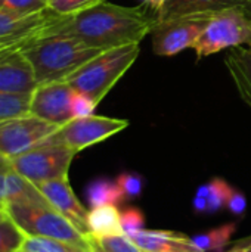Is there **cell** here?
<instances>
[{
    "label": "cell",
    "instance_id": "6da1fadb",
    "mask_svg": "<svg viewBox=\"0 0 251 252\" xmlns=\"http://www.w3.org/2000/svg\"><path fill=\"white\" fill-rule=\"evenodd\" d=\"M155 13H149L145 4L120 6L102 1L83 12L58 15L46 30V35L74 37L92 47L112 49L126 44H141L151 34Z\"/></svg>",
    "mask_w": 251,
    "mask_h": 252
},
{
    "label": "cell",
    "instance_id": "7a4b0ae2",
    "mask_svg": "<svg viewBox=\"0 0 251 252\" xmlns=\"http://www.w3.org/2000/svg\"><path fill=\"white\" fill-rule=\"evenodd\" d=\"M105 52L74 37L49 35L37 40L22 53L31 63L37 83L67 81L83 65Z\"/></svg>",
    "mask_w": 251,
    "mask_h": 252
},
{
    "label": "cell",
    "instance_id": "3957f363",
    "mask_svg": "<svg viewBox=\"0 0 251 252\" xmlns=\"http://www.w3.org/2000/svg\"><path fill=\"white\" fill-rule=\"evenodd\" d=\"M139 53L141 44H126L108 49L83 65L67 80V83L75 92L83 93L99 103L135 63Z\"/></svg>",
    "mask_w": 251,
    "mask_h": 252
},
{
    "label": "cell",
    "instance_id": "277c9868",
    "mask_svg": "<svg viewBox=\"0 0 251 252\" xmlns=\"http://www.w3.org/2000/svg\"><path fill=\"white\" fill-rule=\"evenodd\" d=\"M6 213L27 236L53 238L90 248L87 236L83 235L64 216H61L49 202L33 205H9Z\"/></svg>",
    "mask_w": 251,
    "mask_h": 252
},
{
    "label": "cell",
    "instance_id": "5b68a950",
    "mask_svg": "<svg viewBox=\"0 0 251 252\" xmlns=\"http://www.w3.org/2000/svg\"><path fill=\"white\" fill-rule=\"evenodd\" d=\"M240 46H251V19L241 9H225L209 22L192 49L203 59Z\"/></svg>",
    "mask_w": 251,
    "mask_h": 252
},
{
    "label": "cell",
    "instance_id": "8992f818",
    "mask_svg": "<svg viewBox=\"0 0 251 252\" xmlns=\"http://www.w3.org/2000/svg\"><path fill=\"white\" fill-rule=\"evenodd\" d=\"M217 12H195L155 22L151 30L154 53L158 56H175L188 47H194Z\"/></svg>",
    "mask_w": 251,
    "mask_h": 252
},
{
    "label": "cell",
    "instance_id": "52a82bcc",
    "mask_svg": "<svg viewBox=\"0 0 251 252\" xmlns=\"http://www.w3.org/2000/svg\"><path fill=\"white\" fill-rule=\"evenodd\" d=\"M75 151L61 145H40L10 159V167L36 186L44 182L68 177Z\"/></svg>",
    "mask_w": 251,
    "mask_h": 252
},
{
    "label": "cell",
    "instance_id": "ba28073f",
    "mask_svg": "<svg viewBox=\"0 0 251 252\" xmlns=\"http://www.w3.org/2000/svg\"><path fill=\"white\" fill-rule=\"evenodd\" d=\"M129 126L127 120L111 118L102 115H89L74 118L59 127L41 145H61L67 146L77 154L89 146L101 143L108 137L120 133Z\"/></svg>",
    "mask_w": 251,
    "mask_h": 252
},
{
    "label": "cell",
    "instance_id": "9c48e42d",
    "mask_svg": "<svg viewBox=\"0 0 251 252\" xmlns=\"http://www.w3.org/2000/svg\"><path fill=\"white\" fill-rule=\"evenodd\" d=\"M56 16L50 9L34 15H15L0 9V61L22 53L43 38Z\"/></svg>",
    "mask_w": 251,
    "mask_h": 252
},
{
    "label": "cell",
    "instance_id": "30bf717a",
    "mask_svg": "<svg viewBox=\"0 0 251 252\" xmlns=\"http://www.w3.org/2000/svg\"><path fill=\"white\" fill-rule=\"evenodd\" d=\"M59 127L31 114L0 121V154L13 159L40 146Z\"/></svg>",
    "mask_w": 251,
    "mask_h": 252
},
{
    "label": "cell",
    "instance_id": "8fae6325",
    "mask_svg": "<svg viewBox=\"0 0 251 252\" xmlns=\"http://www.w3.org/2000/svg\"><path fill=\"white\" fill-rule=\"evenodd\" d=\"M75 90L67 81L38 84L31 94L30 114L50 124L62 127L72 117V97Z\"/></svg>",
    "mask_w": 251,
    "mask_h": 252
},
{
    "label": "cell",
    "instance_id": "7c38bea8",
    "mask_svg": "<svg viewBox=\"0 0 251 252\" xmlns=\"http://www.w3.org/2000/svg\"><path fill=\"white\" fill-rule=\"evenodd\" d=\"M38 190L43 193L46 201L61 214L64 216L70 223H72L83 235L87 236V216L89 210L78 201L74 190L71 189V185L68 182V177L50 180L37 185Z\"/></svg>",
    "mask_w": 251,
    "mask_h": 252
},
{
    "label": "cell",
    "instance_id": "4fadbf2b",
    "mask_svg": "<svg viewBox=\"0 0 251 252\" xmlns=\"http://www.w3.org/2000/svg\"><path fill=\"white\" fill-rule=\"evenodd\" d=\"M38 83L34 69L24 53L0 61V93L33 94Z\"/></svg>",
    "mask_w": 251,
    "mask_h": 252
},
{
    "label": "cell",
    "instance_id": "5bb4252c",
    "mask_svg": "<svg viewBox=\"0 0 251 252\" xmlns=\"http://www.w3.org/2000/svg\"><path fill=\"white\" fill-rule=\"evenodd\" d=\"M46 198L38 188L10 168L0 170V207L46 204Z\"/></svg>",
    "mask_w": 251,
    "mask_h": 252
},
{
    "label": "cell",
    "instance_id": "9a60e30c",
    "mask_svg": "<svg viewBox=\"0 0 251 252\" xmlns=\"http://www.w3.org/2000/svg\"><path fill=\"white\" fill-rule=\"evenodd\" d=\"M130 238L143 252H201L191 238L173 230L142 229Z\"/></svg>",
    "mask_w": 251,
    "mask_h": 252
},
{
    "label": "cell",
    "instance_id": "2e32d148",
    "mask_svg": "<svg viewBox=\"0 0 251 252\" xmlns=\"http://www.w3.org/2000/svg\"><path fill=\"white\" fill-rule=\"evenodd\" d=\"M251 0H169L167 4L155 13V22L170 19L175 16L206 12V10H225V9H241L244 10Z\"/></svg>",
    "mask_w": 251,
    "mask_h": 252
},
{
    "label": "cell",
    "instance_id": "e0dca14e",
    "mask_svg": "<svg viewBox=\"0 0 251 252\" xmlns=\"http://www.w3.org/2000/svg\"><path fill=\"white\" fill-rule=\"evenodd\" d=\"M240 97L251 108V46L232 47L225 59Z\"/></svg>",
    "mask_w": 251,
    "mask_h": 252
},
{
    "label": "cell",
    "instance_id": "ac0fdd59",
    "mask_svg": "<svg viewBox=\"0 0 251 252\" xmlns=\"http://www.w3.org/2000/svg\"><path fill=\"white\" fill-rule=\"evenodd\" d=\"M87 236L104 238L124 233L120 221V211L117 205H102L89 210L87 216Z\"/></svg>",
    "mask_w": 251,
    "mask_h": 252
},
{
    "label": "cell",
    "instance_id": "d6986e66",
    "mask_svg": "<svg viewBox=\"0 0 251 252\" xmlns=\"http://www.w3.org/2000/svg\"><path fill=\"white\" fill-rule=\"evenodd\" d=\"M86 198L90 208L102 205H120L126 201L117 182L105 177L96 179L87 186Z\"/></svg>",
    "mask_w": 251,
    "mask_h": 252
},
{
    "label": "cell",
    "instance_id": "ffe728a7",
    "mask_svg": "<svg viewBox=\"0 0 251 252\" xmlns=\"http://www.w3.org/2000/svg\"><path fill=\"white\" fill-rule=\"evenodd\" d=\"M234 188L223 179L215 177L209 183L197 189L195 196H200L207 204V214H216L226 208Z\"/></svg>",
    "mask_w": 251,
    "mask_h": 252
},
{
    "label": "cell",
    "instance_id": "44dd1931",
    "mask_svg": "<svg viewBox=\"0 0 251 252\" xmlns=\"http://www.w3.org/2000/svg\"><path fill=\"white\" fill-rule=\"evenodd\" d=\"M238 223H226L209 232L192 236L194 245L201 252H222L237 232Z\"/></svg>",
    "mask_w": 251,
    "mask_h": 252
},
{
    "label": "cell",
    "instance_id": "7402d4cb",
    "mask_svg": "<svg viewBox=\"0 0 251 252\" xmlns=\"http://www.w3.org/2000/svg\"><path fill=\"white\" fill-rule=\"evenodd\" d=\"M22 252H92L90 248L80 247L71 242H65L53 238L27 236L22 244Z\"/></svg>",
    "mask_w": 251,
    "mask_h": 252
},
{
    "label": "cell",
    "instance_id": "603a6c76",
    "mask_svg": "<svg viewBox=\"0 0 251 252\" xmlns=\"http://www.w3.org/2000/svg\"><path fill=\"white\" fill-rule=\"evenodd\" d=\"M87 242L92 252H143L126 233L104 238L87 236Z\"/></svg>",
    "mask_w": 251,
    "mask_h": 252
},
{
    "label": "cell",
    "instance_id": "cb8c5ba5",
    "mask_svg": "<svg viewBox=\"0 0 251 252\" xmlns=\"http://www.w3.org/2000/svg\"><path fill=\"white\" fill-rule=\"evenodd\" d=\"M27 235L6 214L0 217V252L21 251Z\"/></svg>",
    "mask_w": 251,
    "mask_h": 252
},
{
    "label": "cell",
    "instance_id": "d4e9b609",
    "mask_svg": "<svg viewBox=\"0 0 251 252\" xmlns=\"http://www.w3.org/2000/svg\"><path fill=\"white\" fill-rule=\"evenodd\" d=\"M31 94L0 93V121L30 114Z\"/></svg>",
    "mask_w": 251,
    "mask_h": 252
},
{
    "label": "cell",
    "instance_id": "484cf974",
    "mask_svg": "<svg viewBox=\"0 0 251 252\" xmlns=\"http://www.w3.org/2000/svg\"><path fill=\"white\" fill-rule=\"evenodd\" d=\"M0 9L15 15H34L49 9V0H0Z\"/></svg>",
    "mask_w": 251,
    "mask_h": 252
},
{
    "label": "cell",
    "instance_id": "4316f807",
    "mask_svg": "<svg viewBox=\"0 0 251 252\" xmlns=\"http://www.w3.org/2000/svg\"><path fill=\"white\" fill-rule=\"evenodd\" d=\"M115 182L120 186L126 201H133V199L139 198L143 192L145 179L138 173H132V171L121 173L115 179Z\"/></svg>",
    "mask_w": 251,
    "mask_h": 252
},
{
    "label": "cell",
    "instance_id": "83f0119b",
    "mask_svg": "<svg viewBox=\"0 0 251 252\" xmlns=\"http://www.w3.org/2000/svg\"><path fill=\"white\" fill-rule=\"evenodd\" d=\"M107 0H49V9L56 15L67 16L90 9Z\"/></svg>",
    "mask_w": 251,
    "mask_h": 252
},
{
    "label": "cell",
    "instance_id": "f1b7e54d",
    "mask_svg": "<svg viewBox=\"0 0 251 252\" xmlns=\"http://www.w3.org/2000/svg\"><path fill=\"white\" fill-rule=\"evenodd\" d=\"M120 221L121 229L126 235L132 236L136 232L142 230L145 226V214L135 207H127L123 211H120Z\"/></svg>",
    "mask_w": 251,
    "mask_h": 252
},
{
    "label": "cell",
    "instance_id": "f546056e",
    "mask_svg": "<svg viewBox=\"0 0 251 252\" xmlns=\"http://www.w3.org/2000/svg\"><path fill=\"white\" fill-rule=\"evenodd\" d=\"M71 106H72V117L74 118H83V117L93 115L98 103L92 97H89V96H86L83 93L75 92L74 97H72V105Z\"/></svg>",
    "mask_w": 251,
    "mask_h": 252
},
{
    "label": "cell",
    "instance_id": "4dcf8cb0",
    "mask_svg": "<svg viewBox=\"0 0 251 252\" xmlns=\"http://www.w3.org/2000/svg\"><path fill=\"white\" fill-rule=\"evenodd\" d=\"M226 208L237 217H243L246 210H247V199H246V195L244 192L238 190V189H234L231 196H229V201H228V205Z\"/></svg>",
    "mask_w": 251,
    "mask_h": 252
},
{
    "label": "cell",
    "instance_id": "1f68e13d",
    "mask_svg": "<svg viewBox=\"0 0 251 252\" xmlns=\"http://www.w3.org/2000/svg\"><path fill=\"white\" fill-rule=\"evenodd\" d=\"M169 0H143V4L148 6L154 13H158L166 4H167Z\"/></svg>",
    "mask_w": 251,
    "mask_h": 252
},
{
    "label": "cell",
    "instance_id": "d6a6232c",
    "mask_svg": "<svg viewBox=\"0 0 251 252\" xmlns=\"http://www.w3.org/2000/svg\"><path fill=\"white\" fill-rule=\"evenodd\" d=\"M226 252H251V242H246V244H243L240 247H235L234 250Z\"/></svg>",
    "mask_w": 251,
    "mask_h": 252
},
{
    "label": "cell",
    "instance_id": "836d02e7",
    "mask_svg": "<svg viewBox=\"0 0 251 252\" xmlns=\"http://www.w3.org/2000/svg\"><path fill=\"white\" fill-rule=\"evenodd\" d=\"M10 168V159H7L4 155L0 154V170H7Z\"/></svg>",
    "mask_w": 251,
    "mask_h": 252
},
{
    "label": "cell",
    "instance_id": "e575fe53",
    "mask_svg": "<svg viewBox=\"0 0 251 252\" xmlns=\"http://www.w3.org/2000/svg\"><path fill=\"white\" fill-rule=\"evenodd\" d=\"M244 12H246V15H247V16L251 19V3L247 6V7H246V9H244Z\"/></svg>",
    "mask_w": 251,
    "mask_h": 252
},
{
    "label": "cell",
    "instance_id": "d590c367",
    "mask_svg": "<svg viewBox=\"0 0 251 252\" xmlns=\"http://www.w3.org/2000/svg\"><path fill=\"white\" fill-rule=\"evenodd\" d=\"M6 214H7V213H6V210L0 207V217H3V216H6Z\"/></svg>",
    "mask_w": 251,
    "mask_h": 252
},
{
    "label": "cell",
    "instance_id": "8d00e7d4",
    "mask_svg": "<svg viewBox=\"0 0 251 252\" xmlns=\"http://www.w3.org/2000/svg\"><path fill=\"white\" fill-rule=\"evenodd\" d=\"M18 252H22V251H18Z\"/></svg>",
    "mask_w": 251,
    "mask_h": 252
}]
</instances>
